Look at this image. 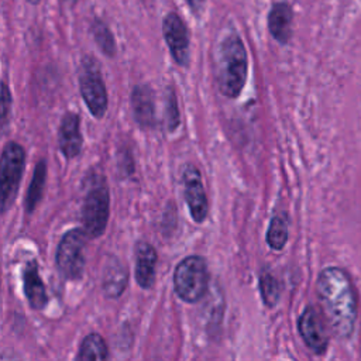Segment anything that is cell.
<instances>
[{"label": "cell", "mask_w": 361, "mask_h": 361, "mask_svg": "<svg viewBox=\"0 0 361 361\" xmlns=\"http://www.w3.org/2000/svg\"><path fill=\"white\" fill-rule=\"evenodd\" d=\"M259 292L262 302L268 307H274L279 300V283L269 271H262L259 275Z\"/></svg>", "instance_id": "20"}, {"label": "cell", "mask_w": 361, "mask_h": 361, "mask_svg": "<svg viewBox=\"0 0 361 361\" xmlns=\"http://www.w3.org/2000/svg\"><path fill=\"white\" fill-rule=\"evenodd\" d=\"M10 107H11V94H10V90L6 85V82H3V90H1V126H3V128L7 126Z\"/></svg>", "instance_id": "23"}, {"label": "cell", "mask_w": 361, "mask_h": 361, "mask_svg": "<svg viewBox=\"0 0 361 361\" xmlns=\"http://www.w3.org/2000/svg\"><path fill=\"white\" fill-rule=\"evenodd\" d=\"M92 28H93L94 39H96L97 45L100 47V49L107 56H113L116 54V44H114V38H113L111 32L109 31V28L102 21H96Z\"/></svg>", "instance_id": "21"}, {"label": "cell", "mask_w": 361, "mask_h": 361, "mask_svg": "<svg viewBox=\"0 0 361 361\" xmlns=\"http://www.w3.org/2000/svg\"><path fill=\"white\" fill-rule=\"evenodd\" d=\"M158 255L155 248L145 241L135 245V281L142 289H149L155 281Z\"/></svg>", "instance_id": "12"}, {"label": "cell", "mask_w": 361, "mask_h": 361, "mask_svg": "<svg viewBox=\"0 0 361 361\" xmlns=\"http://www.w3.org/2000/svg\"><path fill=\"white\" fill-rule=\"evenodd\" d=\"M28 1H30V3H31V4H37V3H38V1H39V0H28Z\"/></svg>", "instance_id": "25"}, {"label": "cell", "mask_w": 361, "mask_h": 361, "mask_svg": "<svg viewBox=\"0 0 361 361\" xmlns=\"http://www.w3.org/2000/svg\"><path fill=\"white\" fill-rule=\"evenodd\" d=\"M316 292L330 330L340 338L350 337L357 319V302L347 272L337 267L324 268L319 274Z\"/></svg>", "instance_id": "1"}, {"label": "cell", "mask_w": 361, "mask_h": 361, "mask_svg": "<svg viewBox=\"0 0 361 361\" xmlns=\"http://www.w3.org/2000/svg\"><path fill=\"white\" fill-rule=\"evenodd\" d=\"M58 144L61 152L68 159L80 154L83 140L80 134V117L76 113L68 111L63 114L58 131Z\"/></svg>", "instance_id": "11"}, {"label": "cell", "mask_w": 361, "mask_h": 361, "mask_svg": "<svg viewBox=\"0 0 361 361\" xmlns=\"http://www.w3.org/2000/svg\"><path fill=\"white\" fill-rule=\"evenodd\" d=\"M204 1H206V0H188V3H189V6H190V8H192V10H195V11L202 10V8H203V6H204Z\"/></svg>", "instance_id": "24"}, {"label": "cell", "mask_w": 361, "mask_h": 361, "mask_svg": "<svg viewBox=\"0 0 361 361\" xmlns=\"http://www.w3.org/2000/svg\"><path fill=\"white\" fill-rule=\"evenodd\" d=\"M164 38L175 62L180 66L189 63V35L185 23L176 13H169L162 24Z\"/></svg>", "instance_id": "10"}, {"label": "cell", "mask_w": 361, "mask_h": 361, "mask_svg": "<svg viewBox=\"0 0 361 361\" xmlns=\"http://www.w3.org/2000/svg\"><path fill=\"white\" fill-rule=\"evenodd\" d=\"M247 52L238 35H228L220 45L216 78L223 96L235 99L247 79Z\"/></svg>", "instance_id": "2"}, {"label": "cell", "mask_w": 361, "mask_h": 361, "mask_svg": "<svg viewBox=\"0 0 361 361\" xmlns=\"http://www.w3.org/2000/svg\"><path fill=\"white\" fill-rule=\"evenodd\" d=\"M288 241V223L282 216H274L267 230V244L272 250H282Z\"/></svg>", "instance_id": "19"}, {"label": "cell", "mask_w": 361, "mask_h": 361, "mask_svg": "<svg viewBox=\"0 0 361 361\" xmlns=\"http://www.w3.org/2000/svg\"><path fill=\"white\" fill-rule=\"evenodd\" d=\"M127 279L126 267L116 257H110L103 267L102 289L104 295L110 299L121 296L127 286Z\"/></svg>", "instance_id": "14"}, {"label": "cell", "mask_w": 361, "mask_h": 361, "mask_svg": "<svg viewBox=\"0 0 361 361\" xmlns=\"http://www.w3.org/2000/svg\"><path fill=\"white\" fill-rule=\"evenodd\" d=\"M87 189L82 206L83 230L90 238L100 237L107 226L110 213V196L106 178L92 173L87 179Z\"/></svg>", "instance_id": "3"}, {"label": "cell", "mask_w": 361, "mask_h": 361, "mask_svg": "<svg viewBox=\"0 0 361 361\" xmlns=\"http://www.w3.org/2000/svg\"><path fill=\"white\" fill-rule=\"evenodd\" d=\"M87 233L82 228H72L61 238L55 262L61 275L68 281H78L85 271V247Z\"/></svg>", "instance_id": "5"}, {"label": "cell", "mask_w": 361, "mask_h": 361, "mask_svg": "<svg viewBox=\"0 0 361 361\" xmlns=\"http://www.w3.org/2000/svg\"><path fill=\"white\" fill-rule=\"evenodd\" d=\"M25 166V152L16 141H8L1 154V212L13 204Z\"/></svg>", "instance_id": "7"}, {"label": "cell", "mask_w": 361, "mask_h": 361, "mask_svg": "<svg viewBox=\"0 0 361 361\" xmlns=\"http://www.w3.org/2000/svg\"><path fill=\"white\" fill-rule=\"evenodd\" d=\"M23 281H24V293L30 303V306L35 310L45 307L47 305V290L44 282L38 272L37 261L27 262L23 271Z\"/></svg>", "instance_id": "15"}, {"label": "cell", "mask_w": 361, "mask_h": 361, "mask_svg": "<svg viewBox=\"0 0 361 361\" xmlns=\"http://www.w3.org/2000/svg\"><path fill=\"white\" fill-rule=\"evenodd\" d=\"M79 89L82 99L93 117L102 118L107 110V92L97 62L86 56L79 69Z\"/></svg>", "instance_id": "6"}, {"label": "cell", "mask_w": 361, "mask_h": 361, "mask_svg": "<svg viewBox=\"0 0 361 361\" xmlns=\"http://www.w3.org/2000/svg\"><path fill=\"white\" fill-rule=\"evenodd\" d=\"M209 286L207 264L200 255L183 258L173 272V288L179 299L188 303L199 302Z\"/></svg>", "instance_id": "4"}, {"label": "cell", "mask_w": 361, "mask_h": 361, "mask_svg": "<svg viewBox=\"0 0 361 361\" xmlns=\"http://www.w3.org/2000/svg\"><path fill=\"white\" fill-rule=\"evenodd\" d=\"M182 185H183V196L188 204L190 217L195 223H203L207 217L209 203L207 196L203 188V180L199 169L188 164L182 172Z\"/></svg>", "instance_id": "8"}, {"label": "cell", "mask_w": 361, "mask_h": 361, "mask_svg": "<svg viewBox=\"0 0 361 361\" xmlns=\"http://www.w3.org/2000/svg\"><path fill=\"white\" fill-rule=\"evenodd\" d=\"M268 27L272 37L281 42L286 44L292 35V8L286 3H276L269 11Z\"/></svg>", "instance_id": "16"}, {"label": "cell", "mask_w": 361, "mask_h": 361, "mask_svg": "<svg viewBox=\"0 0 361 361\" xmlns=\"http://www.w3.org/2000/svg\"><path fill=\"white\" fill-rule=\"evenodd\" d=\"M109 357V351H107V345L103 340V337L97 333H90L87 334L78 351L76 360L80 361H92V360H97V361H103Z\"/></svg>", "instance_id": "18"}, {"label": "cell", "mask_w": 361, "mask_h": 361, "mask_svg": "<svg viewBox=\"0 0 361 361\" xmlns=\"http://www.w3.org/2000/svg\"><path fill=\"white\" fill-rule=\"evenodd\" d=\"M165 120H166V128L171 133L179 127L180 114H179L176 96L172 89H168L166 96H165Z\"/></svg>", "instance_id": "22"}, {"label": "cell", "mask_w": 361, "mask_h": 361, "mask_svg": "<svg viewBox=\"0 0 361 361\" xmlns=\"http://www.w3.org/2000/svg\"><path fill=\"white\" fill-rule=\"evenodd\" d=\"M45 180H47V162H45V159H39L35 165L32 179H31V183L28 186L27 196H25V210H27V213L34 212V209L39 203V200L42 197L44 188H45Z\"/></svg>", "instance_id": "17"}, {"label": "cell", "mask_w": 361, "mask_h": 361, "mask_svg": "<svg viewBox=\"0 0 361 361\" xmlns=\"http://www.w3.org/2000/svg\"><path fill=\"white\" fill-rule=\"evenodd\" d=\"M131 109L135 121L142 128H152L155 124L154 93L149 86L138 85L131 93Z\"/></svg>", "instance_id": "13"}, {"label": "cell", "mask_w": 361, "mask_h": 361, "mask_svg": "<svg viewBox=\"0 0 361 361\" xmlns=\"http://www.w3.org/2000/svg\"><path fill=\"white\" fill-rule=\"evenodd\" d=\"M298 330L305 344L314 354H323L327 350L329 333L323 317L313 306H307L299 316Z\"/></svg>", "instance_id": "9"}]
</instances>
